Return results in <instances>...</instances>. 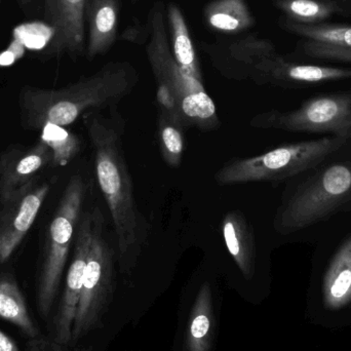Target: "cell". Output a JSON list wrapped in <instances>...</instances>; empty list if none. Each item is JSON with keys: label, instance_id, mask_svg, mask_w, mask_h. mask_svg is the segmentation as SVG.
I'll list each match as a JSON object with an SVG mask.
<instances>
[{"label": "cell", "instance_id": "obj_1", "mask_svg": "<svg viewBox=\"0 0 351 351\" xmlns=\"http://www.w3.org/2000/svg\"><path fill=\"white\" fill-rule=\"evenodd\" d=\"M84 117L95 154L97 180L110 212L117 237L119 266L130 272L147 241L148 224L140 213L135 190L123 148L119 121L105 117L100 110Z\"/></svg>", "mask_w": 351, "mask_h": 351}, {"label": "cell", "instance_id": "obj_2", "mask_svg": "<svg viewBox=\"0 0 351 351\" xmlns=\"http://www.w3.org/2000/svg\"><path fill=\"white\" fill-rule=\"evenodd\" d=\"M135 86V72L127 64H108L74 84L61 88L25 86L20 93L21 119L30 130L45 123L67 127L90 110L119 104Z\"/></svg>", "mask_w": 351, "mask_h": 351}, {"label": "cell", "instance_id": "obj_3", "mask_svg": "<svg viewBox=\"0 0 351 351\" xmlns=\"http://www.w3.org/2000/svg\"><path fill=\"white\" fill-rule=\"evenodd\" d=\"M351 210V158L317 169L278 206L274 227L291 234Z\"/></svg>", "mask_w": 351, "mask_h": 351}, {"label": "cell", "instance_id": "obj_4", "mask_svg": "<svg viewBox=\"0 0 351 351\" xmlns=\"http://www.w3.org/2000/svg\"><path fill=\"white\" fill-rule=\"evenodd\" d=\"M350 141L346 138L328 136L285 144L260 156L233 158L219 169L215 181L220 186L282 181L317 168Z\"/></svg>", "mask_w": 351, "mask_h": 351}, {"label": "cell", "instance_id": "obj_5", "mask_svg": "<svg viewBox=\"0 0 351 351\" xmlns=\"http://www.w3.org/2000/svg\"><path fill=\"white\" fill-rule=\"evenodd\" d=\"M147 55L158 84L166 86L174 97L186 128L195 127L202 131L217 129L216 105L202 82L185 73L176 62L169 47L164 16L158 8L152 14Z\"/></svg>", "mask_w": 351, "mask_h": 351}, {"label": "cell", "instance_id": "obj_6", "mask_svg": "<svg viewBox=\"0 0 351 351\" xmlns=\"http://www.w3.org/2000/svg\"><path fill=\"white\" fill-rule=\"evenodd\" d=\"M84 197V179L80 175L72 176L49 224L45 241L37 285V307L45 319L49 317L59 291L70 247L82 218Z\"/></svg>", "mask_w": 351, "mask_h": 351}, {"label": "cell", "instance_id": "obj_7", "mask_svg": "<svg viewBox=\"0 0 351 351\" xmlns=\"http://www.w3.org/2000/svg\"><path fill=\"white\" fill-rule=\"evenodd\" d=\"M93 213L92 241L71 343L96 329L114 292V252L105 237L104 218L100 208H95Z\"/></svg>", "mask_w": 351, "mask_h": 351}, {"label": "cell", "instance_id": "obj_8", "mask_svg": "<svg viewBox=\"0 0 351 351\" xmlns=\"http://www.w3.org/2000/svg\"><path fill=\"white\" fill-rule=\"evenodd\" d=\"M250 123L257 129L329 134L351 140V90L313 97L293 110L259 113Z\"/></svg>", "mask_w": 351, "mask_h": 351}, {"label": "cell", "instance_id": "obj_9", "mask_svg": "<svg viewBox=\"0 0 351 351\" xmlns=\"http://www.w3.org/2000/svg\"><path fill=\"white\" fill-rule=\"evenodd\" d=\"M94 213L86 212L80 218L75 239L74 254L66 276L65 288L60 301L57 315L53 319V339L58 343L71 344L72 329L82 297L84 271L92 241Z\"/></svg>", "mask_w": 351, "mask_h": 351}, {"label": "cell", "instance_id": "obj_10", "mask_svg": "<svg viewBox=\"0 0 351 351\" xmlns=\"http://www.w3.org/2000/svg\"><path fill=\"white\" fill-rule=\"evenodd\" d=\"M49 183H29L4 200L0 210V265L14 255L40 212Z\"/></svg>", "mask_w": 351, "mask_h": 351}, {"label": "cell", "instance_id": "obj_11", "mask_svg": "<svg viewBox=\"0 0 351 351\" xmlns=\"http://www.w3.org/2000/svg\"><path fill=\"white\" fill-rule=\"evenodd\" d=\"M86 1L45 0L43 19L51 29L49 53L76 56L84 51Z\"/></svg>", "mask_w": 351, "mask_h": 351}, {"label": "cell", "instance_id": "obj_12", "mask_svg": "<svg viewBox=\"0 0 351 351\" xmlns=\"http://www.w3.org/2000/svg\"><path fill=\"white\" fill-rule=\"evenodd\" d=\"M53 162V152L39 140L28 148L8 150L0 158V200L10 198Z\"/></svg>", "mask_w": 351, "mask_h": 351}, {"label": "cell", "instance_id": "obj_13", "mask_svg": "<svg viewBox=\"0 0 351 351\" xmlns=\"http://www.w3.org/2000/svg\"><path fill=\"white\" fill-rule=\"evenodd\" d=\"M84 18L88 24L86 56L94 59L106 53L117 39L119 8L117 0H88Z\"/></svg>", "mask_w": 351, "mask_h": 351}, {"label": "cell", "instance_id": "obj_14", "mask_svg": "<svg viewBox=\"0 0 351 351\" xmlns=\"http://www.w3.org/2000/svg\"><path fill=\"white\" fill-rule=\"evenodd\" d=\"M222 233L227 250L245 280L255 274L256 243L253 230L241 210H230L223 219Z\"/></svg>", "mask_w": 351, "mask_h": 351}, {"label": "cell", "instance_id": "obj_15", "mask_svg": "<svg viewBox=\"0 0 351 351\" xmlns=\"http://www.w3.org/2000/svg\"><path fill=\"white\" fill-rule=\"evenodd\" d=\"M257 69H259L261 75L268 82L291 86H309L351 78L350 69L315 65H296L282 62H262L258 64Z\"/></svg>", "mask_w": 351, "mask_h": 351}, {"label": "cell", "instance_id": "obj_16", "mask_svg": "<svg viewBox=\"0 0 351 351\" xmlns=\"http://www.w3.org/2000/svg\"><path fill=\"white\" fill-rule=\"evenodd\" d=\"M324 301L330 309L341 308L351 301V237L342 243L326 272Z\"/></svg>", "mask_w": 351, "mask_h": 351}, {"label": "cell", "instance_id": "obj_17", "mask_svg": "<svg viewBox=\"0 0 351 351\" xmlns=\"http://www.w3.org/2000/svg\"><path fill=\"white\" fill-rule=\"evenodd\" d=\"M213 296L208 282L200 287L188 324L187 351H210L213 331Z\"/></svg>", "mask_w": 351, "mask_h": 351}, {"label": "cell", "instance_id": "obj_18", "mask_svg": "<svg viewBox=\"0 0 351 351\" xmlns=\"http://www.w3.org/2000/svg\"><path fill=\"white\" fill-rule=\"evenodd\" d=\"M0 317L16 326L29 339L40 335L29 313L24 295L12 276H0Z\"/></svg>", "mask_w": 351, "mask_h": 351}, {"label": "cell", "instance_id": "obj_19", "mask_svg": "<svg viewBox=\"0 0 351 351\" xmlns=\"http://www.w3.org/2000/svg\"><path fill=\"white\" fill-rule=\"evenodd\" d=\"M204 16L210 28L222 33H239L254 24L245 0H215L206 6Z\"/></svg>", "mask_w": 351, "mask_h": 351}, {"label": "cell", "instance_id": "obj_20", "mask_svg": "<svg viewBox=\"0 0 351 351\" xmlns=\"http://www.w3.org/2000/svg\"><path fill=\"white\" fill-rule=\"evenodd\" d=\"M168 18L172 36V53L176 62L185 73L202 82L199 63L196 57L187 24L181 10L175 4L169 5Z\"/></svg>", "mask_w": 351, "mask_h": 351}, {"label": "cell", "instance_id": "obj_21", "mask_svg": "<svg viewBox=\"0 0 351 351\" xmlns=\"http://www.w3.org/2000/svg\"><path fill=\"white\" fill-rule=\"evenodd\" d=\"M293 29L317 43H325L313 49L315 55L351 60V27L296 25Z\"/></svg>", "mask_w": 351, "mask_h": 351}, {"label": "cell", "instance_id": "obj_22", "mask_svg": "<svg viewBox=\"0 0 351 351\" xmlns=\"http://www.w3.org/2000/svg\"><path fill=\"white\" fill-rule=\"evenodd\" d=\"M185 128L183 121L160 110L158 119V145L162 158L171 168H178L181 165L185 149Z\"/></svg>", "mask_w": 351, "mask_h": 351}, {"label": "cell", "instance_id": "obj_23", "mask_svg": "<svg viewBox=\"0 0 351 351\" xmlns=\"http://www.w3.org/2000/svg\"><path fill=\"white\" fill-rule=\"evenodd\" d=\"M40 131V140L53 152V164L55 166H67L80 154L82 148L80 138L65 127L45 123Z\"/></svg>", "mask_w": 351, "mask_h": 351}, {"label": "cell", "instance_id": "obj_24", "mask_svg": "<svg viewBox=\"0 0 351 351\" xmlns=\"http://www.w3.org/2000/svg\"><path fill=\"white\" fill-rule=\"evenodd\" d=\"M278 6L287 14L302 20H317L330 14V8L313 0H280Z\"/></svg>", "mask_w": 351, "mask_h": 351}, {"label": "cell", "instance_id": "obj_25", "mask_svg": "<svg viewBox=\"0 0 351 351\" xmlns=\"http://www.w3.org/2000/svg\"><path fill=\"white\" fill-rule=\"evenodd\" d=\"M68 346L58 343L53 338L45 337L39 335L38 337L29 339L27 342L26 351H86L82 350H69Z\"/></svg>", "mask_w": 351, "mask_h": 351}, {"label": "cell", "instance_id": "obj_26", "mask_svg": "<svg viewBox=\"0 0 351 351\" xmlns=\"http://www.w3.org/2000/svg\"><path fill=\"white\" fill-rule=\"evenodd\" d=\"M0 351H21L18 343L0 330Z\"/></svg>", "mask_w": 351, "mask_h": 351}, {"label": "cell", "instance_id": "obj_27", "mask_svg": "<svg viewBox=\"0 0 351 351\" xmlns=\"http://www.w3.org/2000/svg\"><path fill=\"white\" fill-rule=\"evenodd\" d=\"M32 1L33 0H18V3L21 8H26V6H28Z\"/></svg>", "mask_w": 351, "mask_h": 351}]
</instances>
